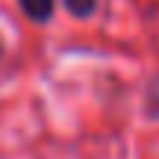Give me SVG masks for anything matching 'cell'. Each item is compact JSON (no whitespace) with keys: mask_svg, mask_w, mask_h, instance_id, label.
I'll use <instances>...</instances> for the list:
<instances>
[{"mask_svg":"<svg viewBox=\"0 0 159 159\" xmlns=\"http://www.w3.org/2000/svg\"><path fill=\"white\" fill-rule=\"evenodd\" d=\"M21 12L35 24H44L53 18V9H56V0H18Z\"/></svg>","mask_w":159,"mask_h":159,"instance_id":"cell-1","label":"cell"},{"mask_svg":"<svg viewBox=\"0 0 159 159\" xmlns=\"http://www.w3.org/2000/svg\"><path fill=\"white\" fill-rule=\"evenodd\" d=\"M65 3V9H68V15L71 18H91L97 12V0H62Z\"/></svg>","mask_w":159,"mask_h":159,"instance_id":"cell-2","label":"cell"},{"mask_svg":"<svg viewBox=\"0 0 159 159\" xmlns=\"http://www.w3.org/2000/svg\"><path fill=\"white\" fill-rule=\"evenodd\" d=\"M0 53H3V41H0Z\"/></svg>","mask_w":159,"mask_h":159,"instance_id":"cell-3","label":"cell"}]
</instances>
